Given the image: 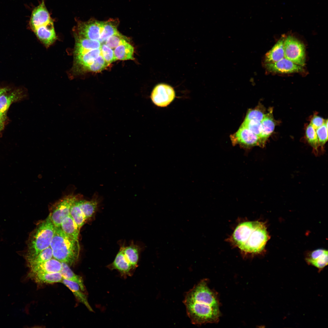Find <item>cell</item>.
Segmentation results:
<instances>
[{"instance_id":"cell-34","label":"cell","mask_w":328,"mask_h":328,"mask_svg":"<svg viewBox=\"0 0 328 328\" xmlns=\"http://www.w3.org/2000/svg\"><path fill=\"white\" fill-rule=\"evenodd\" d=\"M325 121L326 120L323 118L316 115H314L311 120L310 124L316 130L323 125Z\"/></svg>"},{"instance_id":"cell-26","label":"cell","mask_w":328,"mask_h":328,"mask_svg":"<svg viewBox=\"0 0 328 328\" xmlns=\"http://www.w3.org/2000/svg\"><path fill=\"white\" fill-rule=\"evenodd\" d=\"M306 136L308 142L312 147L315 152L317 154L319 147V143L316 129L310 124L306 128Z\"/></svg>"},{"instance_id":"cell-10","label":"cell","mask_w":328,"mask_h":328,"mask_svg":"<svg viewBox=\"0 0 328 328\" xmlns=\"http://www.w3.org/2000/svg\"><path fill=\"white\" fill-rule=\"evenodd\" d=\"M232 143L245 148L262 146L259 138L246 128L241 125L238 130L231 136Z\"/></svg>"},{"instance_id":"cell-2","label":"cell","mask_w":328,"mask_h":328,"mask_svg":"<svg viewBox=\"0 0 328 328\" xmlns=\"http://www.w3.org/2000/svg\"><path fill=\"white\" fill-rule=\"evenodd\" d=\"M232 238L234 244L243 252L255 254L263 250L269 237L265 223L255 221L239 224Z\"/></svg>"},{"instance_id":"cell-30","label":"cell","mask_w":328,"mask_h":328,"mask_svg":"<svg viewBox=\"0 0 328 328\" xmlns=\"http://www.w3.org/2000/svg\"><path fill=\"white\" fill-rule=\"evenodd\" d=\"M319 146L323 148L328 140V121L326 120L321 126L316 130Z\"/></svg>"},{"instance_id":"cell-14","label":"cell","mask_w":328,"mask_h":328,"mask_svg":"<svg viewBox=\"0 0 328 328\" xmlns=\"http://www.w3.org/2000/svg\"><path fill=\"white\" fill-rule=\"evenodd\" d=\"M262 132L260 138L262 146L265 145V143L270 136L274 131L277 122L274 118L273 114V109L270 108L268 112L265 114V117L261 121Z\"/></svg>"},{"instance_id":"cell-36","label":"cell","mask_w":328,"mask_h":328,"mask_svg":"<svg viewBox=\"0 0 328 328\" xmlns=\"http://www.w3.org/2000/svg\"><path fill=\"white\" fill-rule=\"evenodd\" d=\"M8 91V89L6 88H0V97Z\"/></svg>"},{"instance_id":"cell-27","label":"cell","mask_w":328,"mask_h":328,"mask_svg":"<svg viewBox=\"0 0 328 328\" xmlns=\"http://www.w3.org/2000/svg\"><path fill=\"white\" fill-rule=\"evenodd\" d=\"M53 258L52 251L50 246L41 251L33 258L26 261L28 266L46 261Z\"/></svg>"},{"instance_id":"cell-6","label":"cell","mask_w":328,"mask_h":328,"mask_svg":"<svg viewBox=\"0 0 328 328\" xmlns=\"http://www.w3.org/2000/svg\"><path fill=\"white\" fill-rule=\"evenodd\" d=\"M284 58L303 66L305 63V48L303 43L295 37L289 35L284 42Z\"/></svg>"},{"instance_id":"cell-5","label":"cell","mask_w":328,"mask_h":328,"mask_svg":"<svg viewBox=\"0 0 328 328\" xmlns=\"http://www.w3.org/2000/svg\"><path fill=\"white\" fill-rule=\"evenodd\" d=\"M82 198L81 194H75L72 192L64 196L51 205L49 217L55 227H60L63 219L70 214L72 205Z\"/></svg>"},{"instance_id":"cell-1","label":"cell","mask_w":328,"mask_h":328,"mask_svg":"<svg viewBox=\"0 0 328 328\" xmlns=\"http://www.w3.org/2000/svg\"><path fill=\"white\" fill-rule=\"evenodd\" d=\"M207 279L201 280L186 294L183 302L187 314L195 325L217 322L220 315L216 293L209 288Z\"/></svg>"},{"instance_id":"cell-13","label":"cell","mask_w":328,"mask_h":328,"mask_svg":"<svg viewBox=\"0 0 328 328\" xmlns=\"http://www.w3.org/2000/svg\"><path fill=\"white\" fill-rule=\"evenodd\" d=\"M29 271L28 275L39 273L60 272L62 262L54 258L43 262L28 266Z\"/></svg>"},{"instance_id":"cell-7","label":"cell","mask_w":328,"mask_h":328,"mask_svg":"<svg viewBox=\"0 0 328 328\" xmlns=\"http://www.w3.org/2000/svg\"><path fill=\"white\" fill-rule=\"evenodd\" d=\"M104 21L91 19L87 21H79L76 26L74 34L87 38L98 40L103 32Z\"/></svg>"},{"instance_id":"cell-15","label":"cell","mask_w":328,"mask_h":328,"mask_svg":"<svg viewBox=\"0 0 328 328\" xmlns=\"http://www.w3.org/2000/svg\"><path fill=\"white\" fill-rule=\"evenodd\" d=\"M306 260L309 264L321 271L328 265V251L324 249L314 250L306 258Z\"/></svg>"},{"instance_id":"cell-12","label":"cell","mask_w":328,"mask_h":328,"mask_svg":"<svg viewBox=\"0 0 328 328\" xmlns=\"http://www.w3.org/2000/svg\"><path fill=\"white\" fill-rule=\"evenodd\" d=\"M50 15L45 5L44 1L35 8L32 11L29 24L32 30L36 28L52 21Z\"/></svg>"},{"instance_id":"cell-25","label":"cell","mask_w":328,"mask_h":328,"mask_svg":"<svg viewBox=\"0 0 328 328\" xmlns=\"http://www.w3.org/2000/svg\"><path fill=\"white\" fill-rule=\"evenodd\" d=\"M77 200L72 205L70 210V215L78 227L80 229L87 220L78 204Z\"/></svg>"},{"instance_id":"cell-17","label":"cell","mask_w":328,"mask_h":328,"mask_svg":"<svg viewBox=\"0 0 328 328\" xmlns=\"http://www.w3.org/2000/svg\"><path fill=\"white\" fill-rule=\"evenodd\" d=\"M28 276L39 284L62 282L63 279L60 272L39 273L28 275Z\"/></svg>"},{"instance_id":"cell-11","label":"cell","mask_w":328,"mask_h":328,"mask_svg":"<svg viewBox=\"0 0 328 328\" xmlns=\"http://www.w3.org/2000/svg\"><path fill=\"white\" fill-rule=\"evenodd\" d=\"M265 66L268 71L275 73H289L302 72L304 71L302 66L285 58L274 63H265Z\"/></svg>"},{"instance_id":"cell-8","label":"cell","mask_w":328,"mask_h":328,"mask_svg":"<svg viewBox=\"0 0 328 328\" xmlns=\"http://www.w3.org/2000/svg\"><path fill=\"white\" fill-rule=\"evenodd\" d=\"M107 267L111 270L118 271L124 278L132 275L136 268L129 257L124 253L121 247L113 261Z\"/></svg>"},{"instance_id":"cell-4","label":"cell","mask_w":328,"mask_h":328,"mask_svg":"<svg viewBox=\"0 0 328 328\" xmlns=\"http://www.w3.org/2000/svg\"><path fill=\"white\" fill-rule=\"evenodd\" d=\"M55 226L49 216L39 222L30 234L27 242L25 258L31 259L50 246Z\"/></svg>"},{"instance_id":"cell-21","label":"cell","mask_w":328,"mask_h":328,"mask_svg":"<svg viewBox=\"0 0 328 328\" xmlns=\"http://www.w3.org/2000/svg\"><path fill=\"white\" fill-rule=\"evenodd\" d=\"M113 51L117 60L134 59V48L128 42L116 47L113 50Z\"/></svg>"},{"instance_id":"cell-16","label":"cell","mask_w":328,"mask_h":328,"mask_svg":"<svg viewBox=\"0 0 328 328\" xmlns=\"http://www.w3.org/2000/svg\"><path fill=\"white\" fill-rule=\"evenodd\" d=\"M97 194H95L90 200L83 199L77 201V203L86 220L90 219L97 211L99 203Z\"/></svg>"},{"instance_id":"cell-22","label":"cell","mask_w":328,"mask_h":328,"mask_svg":"<svg viewBox=\"0 0 328 328\" xmlns=\"http://www.w3.org/2000/svg\"><path fill=\"white\" fill-rule=\"evenodd\" d=\"M119 23L117 19H111L105 21L103 32L98 41L101 43H104L109 37L118 33L117 27Z\"/></svg>"},{"instance_id":"cell-28","label":"cell","mask_w":328,"mask_h":328,"mask_svg":"<svg viewBox=\"0 0 328 328\" xmlns=\"http://www.w3.org/2000/svg\"><path fill=\"white\" fill-rule=\"evenodd\" d=\"M128 42H129L127 37L119 32L109 37L105 42V44L113 50L116 47Z\"/></svg>"},{"instance_id":"cell-31","label":"cell","mask_w":328,"mask_h":328,"mask_svg":"<svg viewBox=\"0 0 328 328\" xmlns=\"http://www.w3.org/2000/svg\"><path fill=\"white\" fill-rule=\"evenodd\" d=\"M103 57L100 56L87 69V71L100 72L109 65Z\"/></svg>"},{"instance_id":"cell-18","label":"cell","mask_w":328,"mask_h":328,"mask_svg":"<svg viewBox=\"0 0 328 328\" xmlns=\"http://www.w3.org/2000/svg\"><path fill=\"white\" fill-rule=\"evenodd\" d=\"M285 38L282 37L265 55V63L277 62L284 58V42Z\"/></svg>"},{"instance_id":"cell-24","label":"cell","mask_w":328,"mask_h":328,"mask_svg":"<svg viewBox=\"0 0 328 328\" xmlns=\"http://www.w3.org/2000/svg\"><path fill=\"white\" fill-rule=\"evenodd\" d=\"M21 95L19 93L17 92L2 94L0 97V111L5 113L12 102L17 101L22 97Z\"/></svg>"},{"instance_id":"cell-29","label":"cell","mask_w":328,"mask_h":328,"mask_svg":"<svg viewBox=\"0 0 328 328\" xmlns=\"http://www.w3.org/2000/svg\"><path fill=\"white\" fill-rule=\"evenodd\" d=\"M241 126L246 128L260 138L262 132L261 121L256 120L244 119Z\"/></svg>"},{"instance_id":"cell-20","label":"cell","mask_w":328,"mask_h":328,"mask_svg":"<svg viewBox=\"0 0 328 328\" xmlns=\"http://www.w3.org/2000/svg\"><path fill=\"white\" fill-rule=\"evenodd\" d=\"M60 227L67 235L78 240L80 229L70 214L63 219Z\"/></svg>"},{"instance_id":"cell-9","label":"cell","mask_w":328,"mask_h":328,"mask_svg":"<svg viewBox=\"0 0 328 328\" xmlns=\"http://www.w3.org/2000/svg\"><path fill=\"white\" fill-rule=\"evenodd\" d=\"M175 92L173 88L168 84H160L154 88L151 95L153 102L157 106L164 107L174 99Z\"/></svg>"},{"instance_id":"cell-33","label":"cell","mask_w":328,"mask_h":328,"mask_svg":"<svg viewBox=\"0 0 328 328\" xmlns=\"http://www.w3.org/2000/svg\"><path fill=\"white\" fill-rule=\"evenodd\" d=\"M101 55L109 64L117 60L114 54L113 50L105 43L101 44Z\"/></svg>"},{"instance_id":"cell-23","label":"cell","mask_w":328,"mask_h":328,"mask_svg":"<svg viewBox=\"0 0 328 328\" xmlns=\"http://www.w3.org/2000/svg\"><path fill=\"white\" fill-rule=\"evenodd\" d=\"M62 268L60 272L63 279L77 283L81 290L85 292V287L82 277L73 272L67 264L62 262Z\"/></svg>"},{"instance_id":"cell-35","label":"cell","mask_w":328,"mask_h":328,"mask_svg":"<svg viewBox=\"0 0 328 328\" xmlns=\"http://www.w3.org/2000/svg\"><path fill=\"white\" fill-rule=\"evenodd\" d=\"M5 118V113L0 111V132L4 128Z\"/></svg>"},{"instance_id":"cell-3","label":"cell","mask_w":328,"mask_h":328,"mask_svg":"<svg viewBox=\"0 0 328 328\" xmlns=\"http://www.w3.org/2000/svg\"><path fill=\"white\" fill-rule=\"evenodd\" d=\"M50 247L53 258L70 267L77 261L80 251L78 240L65 234L60 227H55Z\"/></svg>"},{"instance_id":"cell-19","label":"cell","mask_w":328,"mask_h":328,"mask_svg":"<svg viewBox=\"0 0 328 328\" xmlns=\"http://www.w3.org/2000/svg\"><path fill=\"white\" fill-rule=\"evenodd\" d=\"M61 283L72 292L78 301L84 305L90 311H93L88 302L87 294L81 290L78 284L64 279H63Z\"/></svg>"},{"instance_id":"cell-32","label":"cell","mask_w":328,"mask_h":328,"mask_svg":"<svg viewBox=\"0 0 328 328\" xmlns=\"http://www.w3.org/2000/svg\"><path fill=\"white\" fill-rule=\"evenodd\" d=\"M264 111L258 108L250 109L248 111L245 120H256L261 121L265 115Z\"/></svg>"}]
</instances>
